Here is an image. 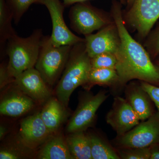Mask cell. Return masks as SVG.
<instances>
[{"instance_id": "1", "label": "cell", "mask_w": 159, "mask_h": 159, "mask_svg": "<svg viewBox=\"0 0 159 159\" xmlns=\"http://www.w3.org/2000/svg\"><path fill=\"white\" fill-rule=\"evenodd\" d=\"M112 18L121 39V48L116 56V70L122 85L138 79L159 86V70L151 60L149 53L129 33L122 17L121 6L116 2L111 7Z\"/></svg>"}, {"instance_id": "2", "label": "cell", "mask_w": 159, "mask_h": 159, "mask_svg": "<svg viewBox=\"0 0 159 159\" xmlns=\"http://www.w3.org/2000/svg\"><path fill=\"white\" fill-rule=\"evenodd\" d=\"M92 69L91 58L86 50L85 42L72 46L56 89L57 99L65 107L75 89L85 85Z\"/></svg>"}, {"instance_id": "3", "label": "cell", "mask_w": 159, "mask_h": 159, "mask_svg": "<svg viewBox=\"0 0 159 159\" xmlns=\"http://www.w3.org/2000/svg\"><path fill=\"white\" fill-rule=\"evenodd\" d=\"M42 30L36 29L29 37L22 38L16 33L9 38L6 53L9 57L7 70L14 79L24 71L35 67L39 55Z\"/></svg>"}, {"instance_id": "4", "label": "cell", "mask_w": 159, "mask_h": 159, "mask_svg": "<svg viewBox=\"0 0 159 159\" xmlns=\"http://www.w3.org/2000/svg\"><path fill=\"white\" fill-rule=\"evenodd\" d=\"M72 46H55L51 36H43L35 68L49 86L54 85L63 72Z\"/></svg>"}, {"instance_id": "5", "label": "cell", "mask_w": 159, "mask_h": 159, "mask_svg": "<svg viewBox=\"0 0 159 159\" xmlns=\"http://www.w3.org/2000/svg\"><path fill=\"white\" fill-rule=\"evenodd\" d=\"M69 17L71 29L85 36L100 30L113 21L111 22L101 10L86 2L73 5L69 11Z\"/></svg>"}, {"instance_id": "6", "label": "cell", "mask_w": 159, "mask_h": 159, "mask_svg": "<svg viewBox=\"0 0 159 159\" xmlns=\"http://www.w3.org/2000/svg\"><path fill=\"white\" fill-rule=\"evenodd\" d=\"M124 19L139 37L145 38L159 19V0H135Z\"/></svg>"}, {"instance_id": "7", "label": "cell", "mask_w": 159, "mask_h": 159, "mask_svg": "<svg viewBox=\"0 0 159 159\" xmlns=\"http://www.w3.org/2000/svg\"><path fill=\"white\" fill-rule=\"evenodd\" d=\"M123 148H146L159 144V112L119 137Z\"/></svg>"}, {"instance_id": "8", "label": "cell", "mask_w": 159, "mask_h": 159, "mask_svg": "<svg viewBox=\"0 0 159 159\" xmlns=\"http://www.w3.org/2000/svg\"><path fill=\"white\" fill-rule=\"evenodd\" d=\"M48 10L52 24L51 42L54 45L73 46L78 43L85 42V39L78 37L69 29L63 17L65 6L60 0H43Z\"/></svg>"}, {"instance_id": "9", "label": "cell", "mask_w": 159, "mask_h": 159, "mask_svg": "<svg viewBox=\"0 0 159 159\" xmlns=\"http://www.w3.org/2000/svg\"><path fill=\"white\" fill-rule=\"evenodd\" d=\"M108 97L107 92L100 91L96 95L88 94L83 97L67 126L68 132L84 131L90 127L94 122L97 111Z\"/></svg>"}, {"instance_id": "10", "label": "cell", "mask_w": 159, "mask_h": 159, "mask_svg": "<svg viewBox=\"0 0 159 159\" xmlns=\"http://www.w3.org/2000/svg\"><path fill=\"white\" fill-rule=\"evenodd\" d=\"M85 44L86 50L91 58L102 53L116 55L121 48V42L114 21L96 34L85 36Z\"/></svg>"}, {"instance_id": "11", "label": "cell", "mask_w": 159, "mask_h": 159, "mask_svg": "<svg viewBox=\"0 0 159 159\" xmlns=\"http://www.w3.org/2000/svg\"><path fill=\"white\" fill-rule=\"evenodd\" d=\"M106 121L120 137L138 125L141 120L126 99L116 97L107 115Z\"/></svg>"}, {"instance_id": "12", "label": "cell", "mask_w": 159, "mask_h": 159, "mask_svg": "<svg viewBox=\"0 0 159 159\" xmlns=\"http://www.w3.org/2000/svg\"><path fill=\"white\" fill-rule=\"evenodd\" d=\"M13 82L32 99L41 102L51 97L48 85L35 67L23 72L14 78Z\"/></svg>"}, {"instance_id": "13", "label": "cell", "mask_w": 159, "mask_h": 159, "mask_svg": "<svg viewBox=\"0 0 159 159\" xmlns=\"http://www.w3.org/2000/svg\"><path fill=\"white\" fill-rule=\"evenodd\" d=\"M51 134L42 119L40 112L27 117L21 122L20 137L23 144L29 148L38 146Z\"/></svg>"}, {"instance_id": "14", "label": "cell", "mask_w": 159, "mask_h": 159, "mask_svg": "<svg viewBox=\"0 0 159 159\" xmlns=\"http://www.w3.org/2000/svg\"><path fill=\"white\" fill-rule=\"evenodd\" d=\"M127 101L139 116L140 120L145 121L154 113L150 97L141 85H129L125 89Z\"/></svg>"}, {"instance_id": "15", "label": "cell", "mask_w": 159, "mask_h": 159, "mask_svg": "<svg viewBox=\"0 0 159 159\" xmlns=\"http://www.w3.org/2000/svg\"><path fill=\"white\" fill-rule=\"evenodd\" d=\"M33 100L27 95L12 94L1 101L0 112L4 116H19L32 108L34 105Z\"/></svg>"}, {"instance_id": "16", "label": "cell", "mask_w": 159, "mask_h": 159, "mask_svg": "<svg viewBox=\"0 0 159 159\" xmlns=\"http://www.w3.org/2000/svg\"><path fill=\"white\" fill-rule=\"evenodd\" d=\"M65 107L56 98H51L40 112L42 119L51 134L55 132L65 117Z\"/></svg>"}, {"instance_id": "17", "label": "cell", "mask_w": 159, "mask_h": 159, "mask_svg": "<svg viewBox=\"0 0 159 159\" xmlns=\"http://www.w3.org/2000/svg\"><path fill=\"white\" fill-rule=\"evenodd\" d=\"M41 159H74L69 150L66 142L61 136L57 135L48 140L40 151Z\"/></svg>"}, {"instance_id": "18", "label": "cell", "mask_w": 159, "mask_h": 159, "mask_svg": "<svg viewBox=\"0 0 159 159\" xmlns=\"http://www.w3.org/2000/svg\"><path fill=\"white\" fill-rule=\"evenodd\" d=\"M83 132L71 133L66 142L74 159H92L89 138Z\"/></svg>"}, {"instance_id": "19", "label": "cell", "mask_w": 159, "mask_h": 159, "mask_svg": "<svg viewBox=\"0 0 159 159\" xmlns=\"http://www.w3.org/2000/svg\"><path fill=\"white\" fill-rule=\"evenodd\" d=\"M13 15L6 0H0V51L6 52V44L9 38L15 34L11 22Z\"/></svg>"}, {"instance_id": "20", "label": "cell", "mask_w": 159, "mask_h": 159, "mask_svg": "<svg viewBox=\"0 0 159 159\" xmlns=\"http://www.w3.org/2000/svg\"><path fill=\"white\" fill-rule=\"evenodd\" d=\"M119 83V77L115 69L92 68L84 87L90 88L96 84L110 86Z\"/></svg>"}, {"instance_id": "21", "label": "cell", "mask_w": 159, "mask_h": 159, "mask_svg": "<svg viewBox=\"0 0 159 159\" xmlns=\"http://www.w3.org/2000/svg\"><path fill=\"white\" fill-rule=\"evenodd\" d=\"M90 141L92 159H119L118 155L111 145L101 138L95 135H89Z\"/></svg>"}, {"instance_id": "22", "label": "cell", "mask_w": 159, "mask_h": 159, "mask_svg": "<svg viewBox=\"0 0 159 159\" xmlns=\"http://www.w3.org/2000/svg\"><path fill=\"white\" fill-rule=\"evenodd\" d=\"M42 1L43 0H6L16 24L19 22L21 18L31 5L41 4Z\"/></svg>"}, {"instance_id": "23", "label": "cell", "mask_w": 159, "mask_h": 159, "mask_svg": "<svg viewBox=\"0 0 159 159\" xmlns=\"http://www.w3.org/2000/svg\"><path fill=\"white\" fill-rule=\"evenodd\" d=\"M91 58L92 68H107L116 70L117 58L116 54L102 53Z\"/></svg>"}, {"instance_id": "24", "label": "cell", "mask_w": 159, "mask_h": 159, "mask_svg": "<svg viewBox=\"0 0 159 159\" xmlns=\"http://www.w3.org/2000/svg\"><path fill=\"white\" fill-rule=\"evenodd\" d=\"M120 152L123 159H150V147L146 148H124Z\"/></svg>"}, {"instance_id": "25", "label": "cell", "mask_w": 159, "mask_h": 159, "mask_svg": "<svg viewBox=\"0 0 159 159\" xmlns=\"http://www.w3.org/2000/svg\"><path fill=\"white\" fill-rule=\"evenodd\" d=\"M141 85L148 93L159 112V86L144 81L141 82Z\"/></svg>"}, {"instance_id": "26", "label": "cell", "mask_w": 159, "mask_h": 159, "mask_svg": "<svg viewBox=\"0 0 159 159\" xmlns=\"http://www.w3.org/2000/svg\"><path fill=\"white\" fill-rule=\"evenodd\" d=\"M148 53L153 57L159 54V28L146 43Z\"/></svg>"}, {"instance_id": "27", "label": "cell", "mask_w": 159, "mask_h": 159, "mask_svg": "<svg viewBox=\"0 0 159 159\" xmlns=\"http://www.w3.org/2000/svg\"><path fill=\"white\" fill-rule=\"evenodd\" d=\"M22 157L21 153L14 148H2L0 151L1 159H17Z\"/></svg>"}, {"instance_id": "28", "label": "cell", "mask_w": 159, "mask_h": 159, "mask_svg": "<svg viewBox=\"0 0 159 159\" xmlns=\"http://www.w3.org/2000/svg\"><path fill=\"white\" fill-rule=\"evenodd\" d=\"M13 78L9 76L7 70V65H1L0 68V86L1 88H2L6 84L11 81L14 80Z\"/></svg>"}, {"instance_id": "29", "label": "cell", "mask_w": 159, "mask_h": 159, "mask_svg": "<svg viewBox=\"0 0 159 159\" xmlns=\"http://www.w3.org/2000/svg\"><path fill=\"white\" fill-rule=\"evenodd\" d=\"M63 3L65 7L71 6V5H74L76 3L83 2H87L89 0H62ZM121 4H127L126 0H119Z\"/></svg>"}, {"instance_id": "30", "label": "cell", "mask_w": 159, "mask_h": 159, "mask_svg": "<svg viewBox=\"0 0 159 159\" xmlns=\"http://www.w3.org/2000/svg\"><path fill=\"white\" fill-rule=\"evenodd\" d=\"M150 159H159V144L150 147Z\"/></svg>"}, {"instance_id": "31", "label": "cell", "mask_w": 159, "mask_h": 159, "mask_svg": "<svg viewBox=\"0 0 159 159\" xmlns=\"http://www.w3.org/2000/svg\"><path fill=\"white\" fill-rule=\"evenodd\" d=\"M6 133V127H4L3 125H1L0 126V139L2 140L3 138L5 137Z\"/></svg>"}, {"instance_id": "32", "label": "cell", "mask_w": 159, "mask_h": 159, "mask_svg": "<svg viewBox=\"0 0 159 159\" xmlns=\"http://www.w3.org/2000/svg\"><path fill=\"white\" fill-rule=\"evenodd\" d=\"M134 1L135 0H126V2H127V6H128L129 9V8L132 6Z\"/></svg>"}, {"instance_id": "33", "label": "cell", "mask_w": 159, "mask_h": 159, "mask_svg": "<svg viewBox=\"0 0 159 159\" xmlns=\"http://www.w3.org/2000/svg\"><path fill=\"white\" fill-rule=\"evenodd\" d=\"M157 67V69H158L159 70V60H158V61H157V65H156Z\"/></svg>"}]
</instances>
